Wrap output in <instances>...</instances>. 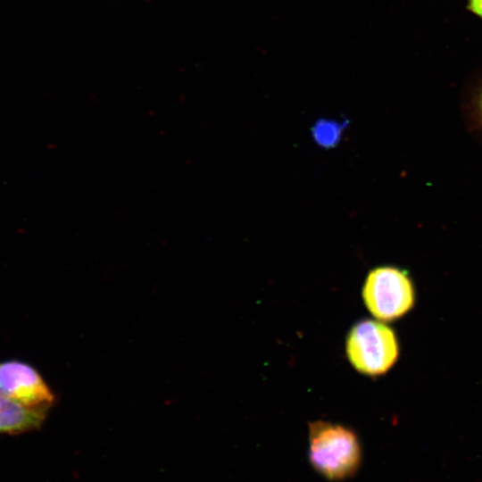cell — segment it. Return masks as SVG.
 Instances as JSON below:
<instances>
[{
	"instance_id": "6da1fadb",
	"label": "cell",
	"mask_w": 482,
	"mask_h": 482,
	"mask_svg": "<svg viewBox=\"0 0 482 482\" xmlns=\"http://www.w3.org/2000/svg\"><path fill=\"white\" fill-rule=\"evenodd\" d=\"M308 458L312 467L330 481L353 477L362 462V447L355 432L341 424L317 420L309 423Z\"/></svg>"
},
{
	"instance_id": "7a4b0ae2",
	"label": "cell",
	"mask_w": 482,
	"mask_h": 482,
	"mask_svg": "<svg viewBox=\"0 0 482 482\" xmlns=\"http://www.w3.org/2000/svg\"><path fill=\"white\" fill-rule=\"evenodd\" d=\"M345 352L358 372L370 377L386 373L399 356V344L394 330L381 321L362 320L349 330Z\"/></svg>"
},
{
	"instance_id": "3957f363",
	"label": "cell",
	"mask_w": 482,
	"mask_h": 482,
	"mask_svg": "<svg viewBox=\"0 0 482 482\" xmlns=\"http://www.w3.org/2000/svg\"><path fill=\"white\" fill-rule=\"evenodd\" d=\"M362 298L375 318L392 321L413 307L415 290L407 271L395 266H379L369 272Z\"/></svg>"
},
{
	"instance_id": "277c9868",
	"label": "cell",
	"mask_w": 482,
	"mask_h": 482,
	"mask_svg": "<svg viewBox=\"0 0 482 482\" xmlns=\"http://www.w3.org/2000/svg\"><path fill=\"white\" fill-rule=\"evenodd\" d=\"M0 394L30 408L48 410L55 396L38 370L20 360L0 362Z\"/></svg>"
},
{
	"instance_id": "5b68a950",
	"label": "cell",
	"mask_w": 482,
	"mask_h": 482,
	"mask_svg": "<svg viewBox=\"0 0 482 482\" xmlns=\"http://www.w3.org/2000/svg\"><path fill=\"white\" fill-rule=\"evenodd\" d=\"M47 411L22 405L0 394V434L17 435L37 429Z\"/></svg>"
},
{
	"instance_id": "8992f818",
	"label": "cell",
	"mask_w": 482,
	"mask_h": 482,
	"mask_svg": "<svg viewBox=\"0 0 482 482\" xmlns=\"http://www.w3.org/2000/svg\"><path fill=\"white\" fill-rule=\"evenodd\" d=\"M345 122L340 123L332 120H319L312 128L314 141L324 148L336 146L342 137Z\"/></svg>"
},
{
	"instance_id": "52a82bcc",
	"label": "cell",
	"mask_w": 482,
	"mask_h": 482,
	"mask_svg": "<svg viewBox=\"0 0 482 482\" xmlns=\"http://www.w3.org/2000/svg\"><path fill=\"white\" fill-rule=\"evenodd\" d=\"M469 9L482 18V0H469Z\"/></svg>"
},
{
	"instance_id": "ba28073f",
	"label": "cell",
	"mask_w": 482,
	"mask_h": 482,
	"mask_svg": "<svg viewBox=\"0 0 482 482\" xmlns=\"http://www.w3.org/2000/svg\"><path fill=\"white\" fill-rule=\"evenodd\" d=\"M478 108H479L480 113L482 115V92H481L480 96L478 98Z\"/></svg>"
}]
</instances>
